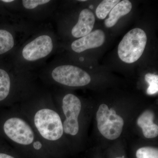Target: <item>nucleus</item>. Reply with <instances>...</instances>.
Returning <instances> with one entry per match:
<instances>
[{"label":"nucleus","instance_id":"21","mask_svg":"<svg viewBox=\"0 0 158 158\" xmlns=\"http://www.w3.org/2000/svg\"><path fill=\"white\" fill-rule=\"evenodd\" d=\"M116 158H124V156H123V157H116Z\"/></svg>","mask_w":158,"mask_h":158},{"label":"nucleus","instance_id":"6","mask_svg":"<svg viewBox=\"0 0 158 158\" xmlns=\"http://www.w3.org/2000/svg\"><path fill=\"white\" fill-rule=\"evenodd\" d=\"M98 128L101 134L109 140L117 139L121 135L124 120L113 108L105 104L100 106L96 113Z\"/></svg>","mask_w":158,"mask_h":158},{"label":"nucleus","instance_id":"19","mask_svg":"<svg viewBox=\"0 0 158 158\" xmlns=\"http://www.w3.org/2000/svg\"><path fill=\"white\" fill-rule=\"evenodd\" d=\"M2 2L5 3H10L14 2V1L13 0H3V1H2Z\"/></svg>","mask_w":158,"mask_h":158},{"label":"nucleus","instance_id":"3","mask_svg":"<svg viewBox=\"0 0 158 158\" xmlns=\"http://www.w3.org/2000/svg\"><path fill=\"white\" fill-rule=\"evenodd\" d=\"M35 90V84L31 78L14 77L0 69V106L11 107L19 104L30 98Z\"/></svg>","mask_w":158,"mask_h":158},{"label":"nucleus","instance_id":"16","mask_svg":"<svg viewBox=\"0 0 158 158\" xmlns=\"http://www.w3.org/2000/svg\"><path fill=\"white\" fill-rule=\"evenodd\" d=\"M136 155L137 158H158V150L153 147H142L137 150Z\"/></svg>","mask_w":158,"mask_h":158},{"label":"nucleus","instance_id":"2","mask_svg":"<svg viewBox=\"0 0 158 158\" xmlns=\"http://www.w3.org/2000/svg\"><path fill=\"white\" fill-rule=\"evenodd\" d=\"M0 137L25 154L40 155L51 152L16 106L0 116Z\"/></svg>","mask_w":158,"mask_h":158},{"label":"nucleus","instance_id":"20","mask_svg":"<svg viewBox=\"0 0 158 158\" xmlns=\"http://www.w3.org/2000/svg\"><path fill=\"white\" fill-rule=\"evenodd\" d=\"M90 7V9H92L93 8V6H92V5H91V6H90V7Z\"/></svg>","mask_w":158,"mask_h":158},{"label":"nucleus","instance_id":"13","mask_svg":"<svg viewBox=\"0 0 158 158\" xmlns=\"http://www.w3.org/2000/svg\"><path fill=\"white\" fill-rule=\"evenodd\" d=\"M15 39L9 31L0 29V55L9 52L13 48Z\"/></svg>","mask_w":158,"mask_h":158},{"label":"nucleus","instance_id":"5","mask_svg":"<svg viewBox=\"0 0 158 158\" xmlns=\"http://www.w3.org/2000/svg\"><path fill=\"white\" fill-rule=\"evenodd\" d=\"M61 115L64 118L62 120L64 135L75 137L77 135L80 131L79 117L82 110V103L78 97L71 93L65 94L63 97L60 103Z\"/></svg>","mask_w":158,"mask_h":158},{"label":"nucleus","instance_id":"14","mask_svg":"<svg viewBox=\"0 0 158 158\" xmlns=\"http://www.w3.org/2000/svg\"><path fill=\"white\" fill-rule=\"evenodd\" d=\"M120 2L119 0H104L102 1L97 8V16L99 19H105L109 12Z\"/></svg>","mask_w":158,"mask_h":158},{"label":"nucleus","instance_id":"10","mask_svg":"<svg viewBox=\"0 0 158 158\" xmlns=\"http://www.w3.org/2000/svg\"><path fill=\"white\" fill-rule=\"evenodd\" d=\"M95 21V16L92 11L88 9H83L79 15L77 23L72 30V35L76 38L86 36L93 30Z\"/></svg>","mask_w":158,"mask_h":158},{"label":"nucleus","instance_id":"1","mask_svg":"<svg viewBox=\"0 0 158 158\" xmlns=\"http://www.w3.org/2000/svg\"><path fill=\"white\" fill-rule=\"evenodd\" d=\"M16 106L50 151L55 150L64 133L62 118L51 94L40 92Z\"/></svg>","mask_w":158,"mask_h":158},{"label":"nucleus","instance_id":"9","mask_svg":"<svg viewBox=\"0 0 158 158\" xmlns=\"http://www.w3.org/2000/svg\"><path fill=\"white\" fill-rule=\"evenodd\" d=\"M105 40L104 32L101 30H96L74 41L71 44V48L74 52L80 53L89 49L100 47Z\"/></svg>","mask_w":158,"mask_h":158},{"label":"nucleus","instance_id":"7","mask_svg":"<svg viewBox=\"0 0 158 158\" xmlns=\"http://www.w3.org/2000/svg\"><path fill=\"white\" fill-rule=\"evenodd\" d=\"M49 81L68 87H78L88 85L91 78L89 74L78 67L62 65L52 70Z\"/></svg>","mask_w":158,"mask_h":158},{"label":"nucleus","instance_id":"12","mask_svg":"<svg viewBox=\"0 0 158 158\" xmlns=\"http://www.w3.org/2000/svg\"><path fill=\"white\" fill-rule=\"evenodd\" d=\"M132 8V3L128 0L120 1L112 9L109 17L105 21L107 28H111L116 24L120 18L128 14Z\"/></svg>","mask_w":158,"mask_h":158},{"label":"nucleus","instance_id":"18","mask_svg":"<svg viewBox=\"0 0 158 158\" xmlns=\"http://www.w3.org/2000/svg\"><path fill=\"white\" fill-rule=\"evenodd\" d=\"M0 158H17L12 153L9 152H0Z\"/></svg>","mask_w":158,"mask_h":158},{"label":"nucleus","instance_id":"22","mask_svg":"<svg viewBox=\"0 0 158 158\" xmlns=\"http://www.w3.org/2000/svg\"><path fill=\"white\" fill-rule=\"evenodd\" d=\"M80 2H86V0H81V1H79Z\"/></svg>","mask_w":158,"mask_h":158},{"label":"nucleus","instance_id":"11","mask_svg":"<svg viewBox=\"0 0 158 158\" xmlns=\"http://www.w3.org/2000/svg\"><path fill=\"white\" fill-rule=\"evenodd\" d=\"M154 115L152 111L147 110L139 116L137 123L142 129L143 135L145 138H156L158 135V127L154 123Z\"/></svg>","mask_w":158,"mask_h":158},{"label":"nucleus","instance_id":"4","mask_svg":"<svg viewBox=\"0 0 158 158\" xmlns=\"http://www.w3.org/2000/svg\"><path fill=\"white\" fill-rule=\"evenodd\" d=\"M147 40L146 33L142 29L137 28L131 30L118 44V57L125 63L136 62L144 52Z\"/></svg>","mask_w":158,"mask_h":158},{"label":"nucleus","instance_id":"15","mask_svg":"<svg viewBox=\"0 0 158 158\" xmlns=\"http://www.w3.org/2000/svg\"><path fill=\"white\" fill-rule=\"evenodd\" d=\"M145 80L149 84L147 93L149 95H152L158 91V76L157 75L148 73L145 76Z\"/></svg>","mask_w":158,"mask_h":158},{"label":"nucleus","instance_id":"8","mask_svg":"<svg viewBox=\"0 0 158 158\" xmlns=\"http://www.w3.org/2000/svg\"><path fill=\"white\" fill-rule=\"evenodd\" d=\"M53 47L52 37L44 34L27 44L22 51V56L26 61L34 62L48 56Z\"/></svg>","mask_w":158,"mask_h":158},{"label":"nucleus","instance_id":"17","mask_svg":"<svg viewBox=\"0 0 158 158\" xmlns=\"http://www.w3.org/2000/svg\"><path fill=\"white\" fill-rule=\"evenodd\" d=\"M22 4L26 9H33L38 6L45 5L50 2L49 0H23Z\"/></svg>","mask_w":158,"mask_h":158}]
</instances>
